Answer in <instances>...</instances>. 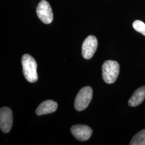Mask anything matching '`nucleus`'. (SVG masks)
<instances>
[{
    "mask_svg": "<svg viewBox=\"0 0 145 145\" xmlns=\"http://www.w3.org/2000/svg\"><path fill=\"white\" fill-rule=\"evenodd\" d=\"M23 71L26 80L33 83L38 80L37 64L34 58L29 54H24L22 59Z\"/></svg>",
    "mask_w": 145,
    "mask_h": 145,
    "instance_id": "obj_1",
    "label": "nucleus"
},
{
    "mask_svg": "<svg viewBox=\"0 0 145 145\" xmlns=\"http://www.w3.org/2000/svg\"><path fill=\"white\" fill-rule=\"evenodd\" d=\"M119 64L116 61L107 60L102 66V77L105 83H114L119 75Z\"/></svg>",
    "mask_w": 145,
    "mask_h": 145,
    "instance_id": "obj_2",
    "label": "nucleus"
},
{
    "mask_svg": "<svg viewBox=\"0 0 145 145\" xmlns=\"http://www.w3.org/2000/svg\"><path fill=\"white\" fill-rule=\"evenodd\" d=\"M93 89L90 87L87 86L82 88L75 99L74 107L75 109L78 111H81L86 109L93 98Z\"/></svg>",
    "mask_w": 145,
    "mask_h": 145,
    "instance_id": "obj_3",
    "label": "nucleus"
},
{
    "mask_svg": "<svg viewBox=\"0 0 145 145\" xmlns=\"http://www.w3.org/2000/svg\"><path fill=\"white\" fill-rule=\"evenodd\" d=\"M37 14L42 23L48 24L52 23L53 14L51 7L46 0H42L37 7Z\"/></svg>",
    "mask_w": 145,
    "mask_h": 145,
    "instance_id": "obj_4",
    "label": "nucleus"
},
{
    "mask_svg": "<svg viewBox=\"0 0 145 145\" xmlns=\"http://www.w3.org/2000/svg\"><path fill=\"white\" fill-rule=\"evenodd\" d=\"M98 46V41L96 37L89 36L83 42L82 54L86 59H90L93 57Z\"/></svg>",
    "mask_w": 145,
    "mask_h": 145,
    "instance_id": "obj_5",
    "label": "nucleus"
},
{
    "mask_svg": "<svg viewBox=\"0 0 145 145\" xmlns=\"http://www.w3.org/2000/svg\"><path fill=\"white\" fill-rule=\"evenodd\" d=\"M13 121V116L10 109L3 107L0 110V127L5 133L10 131Z\"/></svg>",
    "mask_w": 145,
    "mask_h": 145,
    "instance_id": "obj_6",
    "label": "nucleus"
},
{
    "mask_svg": "<svg viewBox=\"0 0 145 145\" xmlns=\"http://www.w3.org/2000/svg\"><path fill=\"white\" fill-rule=\"evenodd\" d=\"M71 132L74 137L79 141H84L88 140L93 133L90 127L84 125H75L71 128Z\"/></svg>",
    "mask_w": 145,
    "mask_h": 145,
    "instance_id": "obj_7",
    "label": "nucleus"
},
{
    "mask_svg": "<svg viewBox=\"0 0 145 145\" xmlns=\"http://www.w3.org/2000/svg\"><path fill=\"white\" fill-rule=\"evenodd\" d=\"M57 103L52 100H47L40 104L36 110L38 116L48 114L54 112L57 109Z\"/></svg>",
    "mask_w": 145,
    "mask_h": 145,
    "instance_id": "obj_8",
    "label": "nucleus"
},
{
    "mask_svg": "<svg viewBox=\"0 0 145 145\" xmlns=\"http://www.w3.org/2000/svg\"><path fill=\"white\" fill-rule=\"evenodd\" d=\"M145 99V86L141 87L135 90L129 101V105L131 107H135L142 103Z\"/></svg>",
    "mask_w": 145,
    "mask_h": 145,
    "instance_id": "obj_9",
    "label": "nucleus"
},
{
    "mask_svg": "<svg viewBox=\"0 0 145 145\" xmlns=\"http://www.w3.org/2000/svg\"><path fill=\"white\" fill-rule=\"evenodd\" d=\"M130 145H145V129L140 131L133 137Z\"/></svg>",
    "mask_w": 145,
    "mask_h": 145,
    "instance_id": "obj_10",
    "label": "nucleus"
},
{
    "mask_svg": "<svg viewBox=\"0 0 145 145\" xmlns=\"http://www.w3.org/2000/svg\"><path fill=\"white\" fill-rule=\"evenodd\" d=\"M133 27L135 30L145 36V24L142 21L136 20L133 23Z\"/></svg>",
    "mask_w": 145,
    "mask_h": 145,
    "instance_id": "obj_11",
    "label": "nucleus"
}]
</instances>
